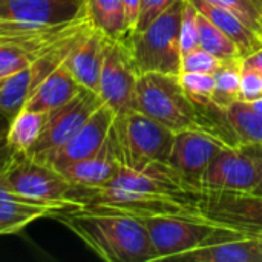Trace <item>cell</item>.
Listing matches in <instances>:
<instances>
[{"mask_svg": "<svg viewBox=\"0 0 262 262\" xmlns=\"http://www.w3.org/2000/svg\"><path fill=\"white\" fill-rule=\"evenodd\" d=\"M262 97L261 71L244 63L243 60V72H241V100L243 101H255Z\"/></svg>", "mask_w": 262, "mask_h": 262, "instance_id": "4dcf8cb0", "label": "cell"}, {"mask_svg": "<svg viewBox=\"0 0 262 262\" xmlns=\"http://www.w3.org/2000/svg\"><path fill=\"white\" fill-rule=\"evenodd\" d=\"M221 64H223V60H220L216 55L210 54L207 49H204L200 45L181 55V72L215 74Z\"/></svg>", "mask_w": 262, "mask_h": 262, "instance_id": "f1b7e54d", "label": "cell"}, {"mask_svg": "<svg viewBox=\"0 0 262 262\" xmlns=\"http://www.w3.org/2000/svg\"><path fill=\"white\" fill-rule=\"evenodd\" d=\"M58 220L104 261H155L147 229L137 216L112 209L83 206L61 212Z\"/></svg>", "mask_w": 262, "mask_h": 262, "instance_id": "6da1fadb", "label": "cell"}, {"mask_svg": "<svg viewBox=\"0 0 262 262\" xmlns=\"http://www.w3.org/2000/svg\"><path fill=\"white\" fill-rule=\"evenodd\" d=\"M115 115L117 114L107 104L103 103L89 117V120L78 129V132L72 138H69L63 146L51 152H46L40 157H35V160L43 161L57 170H61L63 167L75 161H80L94 155L106 143L112 129Z\"/></svg>", "mask_w": 262, "mask_h": 262, "instance_id": "7c38bea8", "label": "cell"}, {"mask_svg": "<svg viewBox=\"0 0 262 262\" xmlns=\"http://www.w3.org/2000/svg\"><path fill=\"white\" fill-rule=\"evenodd\" d=\"M252 192H253V193H256V195H262V172H261V178H259L258 186H256Z\"/></svg>", "mask_w": 262, "mask_h": 262, "instance_id": "8d00e7d4", "label": "cell"}, {"mask_svg": "<svg viewBox=\"0 0 262 262\" xmlns=\"http://www.w3.org/2000/svg\"><path fill=\"white\" fill-rule=\"evenodd\" d=\"M198 37H200V46H203L204 49H207L210 54L216 55L223 61L243 58L238 46L230 40V37L224 34L210 18H207L200 11H198Z\"/></svg>", "mask_w": 262, "mask_h": 262, "instance_id": "d4e9b609", "label": "cell"}, {"mask_svg": "<svg viewBox=\"0 0 262 262\" xmlns=\"http://www.w3.org/2000/svg\"><path fill=\"white\" fill-rule=\"evenodd\" d=\"M101 104L103 100L97 92L83 88L71 101L48 114L45 129L28 155L35 158L63 146Z\"/></svg>", "mask_w": 262, "mask_h": 262, "instance_id": "30bf717a", "label": "cell"}, {"mask_svg": "<svg viewBox=\"0 0 262 262\" xmlns=\"http://www.w3.org/2000/svg\"><path fill=\"white\" fill-rule=\"evenodd\" d=\"M250 104H252L258 112H261L262 114V97L261 98H258V100H255V101H250Z\"/></svg>", "mask_w": 262, "mask_h": 262, "instance_id": "d590c367", "label": "cell"}, {"mask_svg": "<svg viewBox=\"0 0 262 262\" xmlns=\"http://www.w3.org/2000/svg\"><path fill=\"white\" fill-rule=\"evenodd\" d=\"M9 126H11V120L0 112V172L6 170L14 163V160L18 157L9 147V143H8Z\"/></svg>", "mask_w": 262, "mask_h": 262, "instance_id": "d6a6232c", "label": "cell"}, {"mask_svg": "<svg viewBox=\"0 0 262 262\" xmlns=\"http://www.w3.org/2000/svg\"><path fill=\"white\" fill-rule=\"evenodd\" d=\"M181 31H180V43H181V55L200 45L198 37V9L192 0H183V12H181Z\"/></svg>", "mask_w": 262, "mask_h": 262, "instance_id": "f546056e", "label": "cell"}, {"mask_svg": "<svg viewBox=\"0 0 262 262\" xmlns=\"http://www.w3.org/2000/svg\"><path fill=\"white\" fill-rule=\"evenodd\" d=\"M83 86L74 78L64 63L57 66L32 92L25 107L49 114L71 101Z\"/></svg>", "mask_w": 262, "mask_h": 262, "instance_id": "ac0fdd59", "label": "cell"}, {"mask_svg": "<svg viewBox=\"0 0 262 262\" xmlns=\"http://www.w3.org/2000/svg\"><path fill=\"white\" fill-rule=\"evenodd\" d=\"M71 207L40 203L14 193L0 184V236L14 235L45 216H58Z\"/></svg>", "mask_w": 262, "mask_h": 262, "instance_id": "2e32d148", "label": "cell"}, {"mask_svg": "<svg viewBox=\"0 0 262 262\" xmlns=\"http://www.w3.org/2000/svg\"><path fill=\"white\" fill-rule=\"evenodd\" d=\"M243 60H244V63H247V64L256 68L258 71H261L262 72V48L261 49H258L256 52H253L252 55L243 58Z\"/></svg>", "mask_w": 262, "mask_h": 262, "instance_id": "e575fe53", "label": "cell"}, {"mask_svg": "<svg viewBox=\"0 0 262 262\" xmlns=\"http://www.w3.org/2000/svg\"><path fill=\"white\" fill-rule=\"evenodd\" d=\"M35 58L37 55L26 51L25 48L0 40V78L9 77L25 69Z\"/></svg>", "mask_w": 262, "mask_h": 262, "instance_id": "4316f807", "label": "cell"}, {"mask_svg": "<svg viewBox=\"0 0 262 262\" xmlns=\"http://www.w3.org/2000/svg\"><path fill=\"white\" fill-rule=\"evenodd\" d=\"M189 262H262L259 238L223 229L206 244L177 258Z\"/></svg>", "mask_w": 262, "mask_h": 262, "instance_id": "4fadbf2b", "label": "cell"}, {"mask_svg": "<svg viewBox=\"0 0 262 262\" xmlns=\"http://www.w3.org/2000/svg\"><path fill=\"white\" fill-rule=\"evenodd\" d=\"M134 109L173 132L195 129L201 124L196 104L181 88L178 75L161 72L140 74L135 86Z\"/></svg>", "mask_w": 262, "mask_h": 262, "instance_id": "277c9868", "label": "cell"}, {"mask_svg": "<svg viewBox=\"0 0 262 262\" xmlns=\"http://www.w3.org/2000/svg\"><path fill=\"white\" fill-rule=\"evenodd\" d=\"M177 2L180 0H141V11H140V18H138L135 32L144 29L147 25H150L157 17L166 12Z\"/></svg>", "mask_w": 262, "mask_h": 262, "instance_id": "1f68e13d", "label": "cell"}, {"mask_svg": "<svg viewBox=\"0 0 262 262\" xmlns=\"http://www.w3.org/2000/svg\"><path fill=\"white\" fill-rule=\"evenodd\" d=\"M150 236L155 261L177 259L216 236L223 227L181 216L150 215L140 218Z\"/></svg>", "mask_w": 262, "mask_h": 262, "instance_id": "52a82bcc", "label": "cell"}, {"mask_svg": "<svg viewBox=\"0 0 262 262\" xmlns=\"http://www.w3.org/2000/svg\"><path fill=\"white\" fill-rule=\"evenodd\" d=\"M34 86L29 66L9 77L0 78V112L12 120L26 106Z\"/></svg>", "mask_w": 262, "mask_h": 262, "instance_id": "603a6c76", "label": "cell"}, {"mask_svg": "<svg viewBox=\"0 0 262 262\" xmlns=\"http://www.w3.org/2000/svg\"><path fill=\"white\" fill-rule=\"evenodd\" d=\"M262 146H230L221 149L207 166L201 187L252 192L261 178Z\"/></svg>", "mask_w": 262, "mask_h": 262, "instance_id": "ba28073f", "label": "cell"}, {"mask_svg": "<svg viewBox=\"0 0 262 262\" xmlns=\"http://www.w3.org/2000/svg\"><path fill=\"white\" fill-rule=\"evenodd\" d=\"M241 72L243 58L226 60L215 72V91L212 95V106L226 111L233 103L241 100Z\"/></svg>", "mask_w": 262, "mask_h": 262, "instance_id": "cb8c5ba5", "label": "cell"}, {"mask_svg": "<svg viewBox=\"0 0 262 262\" xmlns=\"http://www.w3.org/2000/svg\"><path fill=\"white\" fill-rule=\"evenodd\" d=\"M107 40L109 37H106L100 29L91 25L64 60V64L68 66L74 78L83 88L94 92H97L98 89Z\"/></svg>", "mask_w": 262, "mask_h": 262, "instance_id": "9a60e30c", "label": "cell"}, {"mask_svg": "<svg viewBox=\"0 0 262 262\" xmlns=\"http://www.w3.org/2000/svg\"><path fill=\"white\" fill-rule=\"evenodd\" d=\"M0 184L14 193L40 203L71 209L83 207L72 200L75 186L60 170L29 155H18L6 170L0 172Z\"/></svg>", "mask_w": 262, "mask_h": 262, "instance_id": "5b68a950", "label": "cell"}, {"mask_svg": "<svg viewBox=\"0 0 262 262\" xmlns=\"http://www.w3.org/2000/svg\"><path fill=\"white\" fill-rule=\"evenodd\" d=\"M181 12L183 0L172 5L144 29L127 37V45L138 74L161 72L180 75L181 72Z\"/></svg>", "mask_w": 262, "mask_h": 262, "instance_id": "3957f363", "label": "cell"}, {"mask_svg": "<svg viewBox=\"0 0 262 262\" xmlns=\"http://www.w3.org/2000/svg\"><path fill=\"white\" fill-rule=\"evenodd\" d=\"M223 138L200 127L175 132L167 164L184 180L201 187V178L213 157L227 146Z\"/></svg>", "mask_w": 262, "mask_h": 262, "instance_id": "8fae6325", "label": "cell"}, {"mask_svg": "<svg viewBox=\"0 0 262 262\" xmlns=\"http://www.w3.org/2000/svg\"><path fill=\"white\" fill-rule=\"evenodd\" d=\"M196 220L243 235H262V195L247 190L201 189Z\"/></svg>", "mask_w": 262, "mask_h": 262, "instance_id": "8992f818", "label": "cell"}, {"mask_svg": "<svg viewBox=\"0 0 262 262\" xmlns=\"http://www.w3.org/2000/svg\"><path fill=\"white\" fill-rule=\"evenodd\" d=\"M178 81L196 106H212V95L215 91V74L181 72L178 75Z\"/></svg>", "mask_w": 262, "mask_h": 262, "instance_id": "484cf974", "label": "cell"}, {"mask_svg": "<svg viewBox=\"0 0 262 262\" xmlns=\"http://www.w3.org/2000/svg\"><path fill=\"white\" fill-rule=\"evenodd\" d=\"M226 8L262 34V0H206Z\"/></svg>", "mask_w": 262, "mask_h": 262, "instance_id": "83f0119b", "label": "cell"}, {"mask_svg": "<svg viewBox=\"0 0 262 262\" xmlns=\"http://www.w3.org/2000/svg\"><path fill=\"white\" fill-rule=\"evenodd\" d=\"M46 120H48V114L23 107L11 120L9 134H8L9 147L17 155H28L31 147L38 141L45 129Z\"/></svg>", "mask_w": 262, "mask_h": 262, "instance_id": "44dd1931", "label": "cell"}, {"mask_svg": "<svg viewBox=\"0 0 262 262\" xmlns=\"http://www.w3.org/2000/svg\"><path fill=\"white\" fill-rule=\"evenodd\" d=\"M239 146H262V114L247 101H236L224 111Z\"/></svg>", "mask_w": 262, "mask_h": 262, "instance_id": "7402d4cb", "label": "cell"}, {"mask_svg": "<svg viewBox=\"0 0 262 262\" xmlns=\"http://www.w3.org/2000/svg\"><path fill=\"white\" fill-rule=\"evenodd\" d=\"M120 161L117 158L111 137H107L103 147L94 155L75 161L60 172L74 184L81 187H97L107 183L120 169Z\"/></svg>", "mask_w": 262, "mask_h": 262, "instance_id": "e0dca14e", "label": "cell"}, {"mask_svg": "<svg viewBox=\"0 0 262 262\" xmlns=\"http://www.w3.org/2000/svg\"><path fill=\"white\" fill-rule=\"evenodd\" d=\"M123 3V11H124V18H126V26L129 31V35L135 32L138 18H140V11H141V0H121Z\"/></svg>", "mask_w": 262, "mask_h": 262, "instance_id": "836d02e7", "label": "cell"}, {"mask_svg": "<svg viewBox=\"0 0 262 262\" xmlns=\"http://www.w3.org/2000/svg\"><path fill=\"white\" fill-rule=\"evenodd\" d=\"M258 236H262V235H258Z\"/></svg>", "mask_w": 262, "mask_h": 262, "instance_id": "f35d334b", "label": "cell"}, {"mask_svg": "<svg viewBox=\"0 0 262 262\" xmlns=\"http://www.w3.org/2000/svg\"><path fill=\"white\" fill-rule=\"evenodd\" d=\"M83 9L91 23L112 40H127L121 0H83Z\"/></svg>", "mask_w": 262, "mask_h": 262, "instance_id": "ffe728a7", "label": "cell"}, {"mask_svg": "<svg viewBox=\"0 0 262 262\" xmlns=\"http://www.w3.org/2000/svg\"><path fill=\"white\" fill-rule=\"evenodd\" d=\"M261 84H262V72H261Z\"/></svg>", "mask_w": 262, "mask_h": 262, "instance_id": "74e56055", "label": "cell"}, {"mask_svg": "<svg viewBox=\"0 0 262 262\" xmlns=\"http://www.w3.org/2000/svg\"><path fill=\"white\" fill-rule=\"evenodd\" d=\"M127 40H107L97 94L115 114L134 109L138 80Z\"/></svg>", "mask_w": 262, "mask_h": 262, "instance_id": "9c48e42d", "label": "cell"}, {"mask_svg": "<svg viewBox=\"0 0 262 262\" xmlns=\"http://www.w3.org/2000/svg\"><path fill=\"white\" fill-rule=\"evenodd\" d=\"M121 166L143 170L155 163L167 164L175 132L137 109L117 114L109 134Z\"/></svg>", "mask_w": 262, "mask_h": 262, "instance_id": "7a4b0ae2", "label": "cell"}, {"mask_svg": "<svg viewBox=\"0 0 262 262\" xmlns=\"http://www.w3.org/2000/svg\"><path fill=\"white\" fill-rule=\"evenodd\" d=\"M200 12H203L207 18H210L224 34L230 37V40L238 46L243 58L252 55L262 48V34L252 28L241 17L233 14L232 11L209 3L206 0H192Z\"/></svg>", "mask_w": 262, "mask_h": 262, "instance_id": "d6986e66", "label": "cell"}, {"mask_svg": "<svg viewBox=\"0 0 262 262\" xmlns=\"http://www.w3.org/2000/svg\"><path fill=\"white\" fill-rule=\"evenodd\" d=\"M83 0H0V20L32 25H55L75 17Z\"/></svg>", "mask_w": 262, "mask_h": 262, "instance_id": "5bb4252c", "label": "cell"}]
</instances>
